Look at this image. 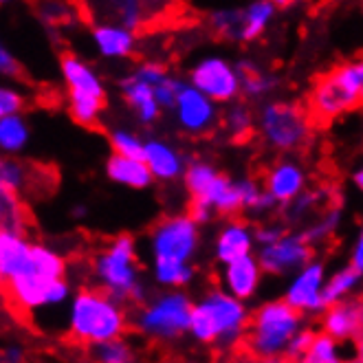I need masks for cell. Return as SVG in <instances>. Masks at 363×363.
I'll return each instance as SVG.
<instances>
[{
	"mask_svg": "<svg viewBox=\"0 0 363 363\" xmlns=\"http://www.w3.org/2000/svg\"><path fill=\"white\" fill-rule=\"evenodd\" d=\"M277 16V5L271 0H253L245 5V31H242V45L255 42L264 35L271 23Z\"/></svg>",
	"mask_w": 363,
	"mask_h": 363,
	"instance_id": "29",
	"label": "cell"
},
{
	"mask_svg": "<svg viewBox=\"0 0 363 363\" xmlns=\"http://www.w3.org/2000/svg\"><path fill=\"white\" fill-rule=\"evenodd\" d=\"M348 264L352 269H357L361 275H363V223L359 225L354 238L350 242V249H348Z\"/></svg>",
	"mask_w": 363,
	"mask_h": 363,
	"instance_id": "46",
	"label": "cell"
},
{
	"mask_svg": "<svg viewBox=\"0 0 363 363\" xmlns=\"http://www.w3.org/2000/svg\"><path fill=\"white\" fill-rule=\"evenodd\" d=\"M253 363H302V361H291V359L282 357V359H275V361H253Z\"/></svg>",
	"mask_w": 363,
	"mask_h": 363,
	"instance_id": "51",
	"label": "cell"
},
{
	"mask_svg": "<svg viewBox=\"0 0 363 363\" xmlns=\"http://www.w3.org/2000/svg\"><path fill=\"white\" fill-rule=\"evenodd\" d=\"M328 275L330 273L324 260H313L302 271H297L295 275L289 277L282 291V300L306 319L322 317L328 311L324 302V289L328 282Z\"/></svg>",
	"mask_w": 363,
	"mask_h": 363,
	"instance_id": "11",
	"label": "cell"
},
{
	"mask_svg": "<svg viewBox=\"0 0 363 363\" xmlns=\"http://www.w3.org/2000/svg\"><path fill=\"white\" fill-rule=\"evenodd\" d=\"M104 174L111 183L121 185L125 189H135V191H145L155 183V177L150 169H147L143 159H128V157H119L113 152L104 163Z\"/></svg>",
	"mask_w": 363,
	"mask_h": 363,
	"instance_id": "22",
	"label": "cell"
},
{
	"mask_svg": "<svg viewBox=\"0 0 363 363\" xmlns=\"http://www.w3.org/2000/svg\"><path fill=\"white\" fill-rule=\"evenodd\" d=\"M203 201H207L213 207V211L223 218H238V213L245 211L240 189H238V179H233L225 172H220V177L213 181Z\"/></svg>",
	"mask_w": 363,
	"mask_h": 363,
	"instance_id": "25",
	"label": "cell"
},
{
	"mask_svg": "<svg viewBox=\"0 0 363 363\" xmlns=\"http://www.w3.org/2000/svg\"><path fill=\"white\" fill-rule=\"evenodd\" d=\"M91 45L101 60L119 62L128 60L137 51V33L104 18L91 25Z\"/></svg>",
	"mask_w": 363,
	"mask_h": 363,
	"instance_id": "20",
	"label": "cell"
},
{
	"mask_svg": "<svg viewBox=\"0 0 363 363\" xmlns=\"http://www.w3.org/2000/svg\"><path fill=\"white\" fill-rule=\"evenodd\" d=\"M91 363H143L135 344H130L125 337L108 341L89 350Z\"/></svg>",
	"mask_w": 363,
	"mask_h": 363,
	"instance_id": "34",
	"label": "cell"
},
{
	"mask_svg": "<svg viewBox=\"0 0 363 363\" xmlns=\"http://www.w3.org/2000/svg\"><path fill=\"white\" fill-rule=\"evenodd\" d=\"M249 322V304L236 300L220 286H211L194 300L189 337L201 346L233 350L245 344Z\"/></svg>",
	"mask_w": 363,
	"mask_h": 363,
	"instance_id": "3",
	"label": "cell"
},
{
	"mask_svg": "<svg viewBox=\"0 0 363 363\" xmlns=\"http://www.w3.org/2000/svg\"><path fill=\"white\" fill-rule=\"evenodd\" d=\"M308 106H311V113L317 119L330 121V119H337L350 111L361 108L363 101L357 99L330 69L328 73H324L315 82V86L308 95Z\"/></svg>",
	"mask_w": 363,
	"mask_h": 363,
	"instance_id": "15",
	"label": "cell"
},
{
	"mask_svg": "<svg viewBox=\"0 0 363 363\" xmlns=\"http://www.w3.org/2000/svg\"><path fill=\"white\" fill-rule=\"evenodd\" d=\"M223 128L231 139H247L249 135L255 133V113L251 106L242 99L229 104L223 113Z\"/></svg>",
	"mask_w": 363,
	"mask_h": 363,
	"instance_id": "32",
	"label": "cell"
},
{
	"mask_svg": "<svg viewBox=\"0 0 363 363\" xmlns=\"http://www.w3.org/2000/svg\"><path fill=\"white\" fill-rule=\"evenodd\" d=\"M130 73L141 79L143 84H147L150 89H157L161 86V84L172 75V71H169L167 67H163L161 62H152V60H145V62H139L137 67L130 69Z\"/></svg>",
	"mask_w": 363,
	"mask_h": 363,
	"instance_id": "40",
	"label": "cell"
},
{
	"mask_svg": "<svg viewBox=\"0 0 363 363\" xmlns=\"http://www.w3.org/2000/svg\"><path fill=\"white\" fill-rule=\"evenodd\" d=\"M31 185V167L20 157H3L0 161V191L5 194H23Z\"/></svg>",
	"mask_w": 363,
	"mask_h": 363,
	"instance_id": "33",
	"label": "cell"
},
{
	"mask_svg": "<svg viewBox=\"0 0 363 363\" xmlns=\"http://www.w3.org/2000/svg\"><path fill=\"white\" fill-rule=\"evenodd\" d=\"M93 286L113 295L115 300L141 306L152 293L143 280L139 245L133 233H117L104 242L91 258Z\"/></svg>",
	"mask_w": 363,
	"mask_h": 363,
	"instance_id": "1",
	"label": "cell"
},
{
	"mask_svg": "<svg viewBox=\"0 0 363 363\" xmlns=\"http://www.w3.org/2000/svg\"><path fill=\"white\" fill-rule=\"evenodd\" d=\"M60 75L67 86L71 119L84 128H97L106 108V84L101 75L75 53H64L60 57Z\"/></svg>",
	"mask_w": 363,
	"mask_h": 363,
	"instance_id": "8",
	"label": "cell"
},
{
	"mask_svg": "<svg viewBox=\"0 0 363 363\" xmlns=\"http://www.w3.org/2000/svg\"><path fill=\"white\" fill-rule=\"evenodd\" d=\"M220 177V169L207 159H189V165L183 177V187L189 199H203L207 189Z\"/></svg>",
	"mask_w": 363,
	"mask_h": 363,
	"instance_id": "30",
	"label": "cell"
},
{
	"mask_svg": "<svg viewBox=\"0 0 363 363\" xmlns=\"http://www.w3.org/2000/svg\"><path fill=\"white\" fill-rule=\"evenodd\" d=\"M291 229L284 225V220H262L255 225V245L258 249L262 247H269V245H275L277 240H282Z\"/></svg>",
	"mask_w": 363,
	"mask_h": 363,
	"instance_id": "42",
	"label": "cell"
},
{
	"mask_svg": "<svg viewBox=\"0 0 363 363\" xmlns=\"http://www.w3.org/2000/svg\"><path fill=\"white\" fill-rule=\"evenodd\" d=\"M187 82L218 106H229L242 97L238 64L220 53H209L196 60L187 71Z\"/></svg>",
	"mask_w": 363,
	"mask_h": 363,
	"instance_id": "10",
	"label": "cell"
},
{
	"mask_svg": "<svg viewBox=\"0 0 363 363\" xmlns=\"http://www.w3.org/2000/svg\"><path fill=\"white\" fill-rule=\"evenodd\" d=\"M111 7L115 11H111V18H106V20H113V23L125 27L133 33H137L147 23V13H150V11H145L141 3H135V0H119V3H113Z\"/></svg>",
	"mask_w": 363,
	"mask_h": 363,
	"instance_id": "38",
	"label": "cell"
},
{
	"mask_svg": "<svg viewBox=\"0 0 363 363\" xmlns=\"http://www.w3.org/2000/svg\"><path fill=\"white\" fill-rule=\"evenodd\" d=\"M187 213H189V218L194 220L199 227L211 225L213 218L218 216V213L213 211V207H211L207 201H203V199H191V203H189V207H187Z\"/></svg>",
	"mask_w": 363,
	"mask_h": 363,
	"instance_id": "45",
	"label": "cell"
},
{
	"mask_svg": "<svg viewBox=\"0 0 363 363\" xmlns=\"http://www.w3.org/2000/svg\"><path fill=\"white\" fill-rule=\"evenodd\" d=\"M67 333L82 346H101L125 337L133 328V315L128 306L97 286H82L67 306Z\"/></svg>",
	"mask_w": 363,
	"mask_h": 363,
	"instance_id": "2",
	"label": "cell"
},
{
	"mask_svg": "<svg viewBox=\"0 0 363 363\" xmlns=\"http://www.w3.org/2000/svg\"><path fill=\"white\" fill-rule=\"evenodd\" d=\"M3 363H29L27 350L20 344H7L3 350Z\"/></svg>",
	"mask_w": 363,
	"mask_h": 363,
	"instance_id": "48",
	"label": "cell"
},
{
	"mask_svg": "<svg viewBox=\"0 0 363 363\" xmlns=\"http://www.w3.org/2000/svg\"><path fill=\"white\" fill-rule=\"evenodd\" d=\"M352 183H354V187L363 194V163L352 172Z\"/></svg>",
	"mask_w": 363,
	"mask_h": 363,
	"instance_id": "49",
	"label": "cell"
},
{
	"mask_svg": "<svg viewBox=\"0 0 363 363\" xmlns=\"http://www.w3.org/2000/svg\"><path fill=\"white\" fill-rule=\"evenodd\" d=\"M255 135L273 152L291 155L308 145L313 137L311 115L300 104L271 99L255 111Z\"/></svg>",
	"mask_w": 363,
	"mask_h": 363,
	"instance_id": "7",
	"label": "cell"
},
{
	"mask_svg": "<svg viewBox=\"0 0 363 363\" xmlns=\"http://www.w3.org/2000/svg\"><path fill=\"white\" fill-rule=\"evenodd\" d=\"M33 242L25 231L0 229V280L7 282L27 262Z\"/></svg>",
	"mask_w": 363,
	"mask_h": 363,
	"instance_id": "23",
	"label": "cell"
},
{
	"mask_svg": "<svg viewBox=\"0 0 363 363\" xmlns=\"http://www.w3.org/2000/svg\"><path fill=\"white\" fill-rule=\"evenodd\" d=\"M183 84H185V79L172 73V75H169V77L161 84V86L155 89V95H157V99H159V104H161V108H163V111H172V108H174L177 97H179L181 89H183Z\"/></svg>",
	"mask_w": 363,
	"mask_h": 363,
	"instance_id": "43",
	"label": "cell"
},
{
	"mask_svg": "<svg viewBox=\"0 0 363 363\" xmlns=\"http://www.w3.org/2000/svg\"><path fill=\"white\" fill-rule=\"evenodd\" d=\"M326 199V194L322 189H306L302 196H297L293 203L282 207V220L284 225H302V223H311V216L315 213L317 205H322Z\"/></svg>",
	"mask_w": 363,
	"mask_h": 363,
	"instance_id": "36",
	"label": "cell"
},
{
	"mask_svg": "<svg viewBox=\"0 0 363 363\" xmlns=\"http://www.w3.org/2000/svg\"><path fill=\"white\" fill-rule=\"evenodd\" d=\"M207 25L225 42H242L245 31V5L216 7L207 13Z\"/></svg>",
	"mask_w": 363,
	"mask_h": 363,
	"instance_id": "27",
	"label": "cell"
},
{
	"mask_svg": "<svg viewBox=\"0 0 363 363\" xmlns=\"http://www.w3.org/2000/svg\"><path fill=\"white\" fill-rule=\"evenodd\" d=\"M62 277H69V262L64 258V253L57 251L53 245L33 242L23 269L3 284L9 304L18 313L31 315L47 308L49 289Z\"/></svg>",
	"mask_w": 363,
	"mask_h": 363,
	"instance_id": "4",
	"label": "cell"
},
{
	"mask_svg": "<svg viewBox=\"0 0 363 363\" xmlns=\"http://www.w3.org/2000/svg\"><path fill=\"white\" fill-rule=\"evenodd\" d=\"M172 115L179 130L189 137H207L223 123L218 104H213L207 95L196 91L187 79L177 97Z\"/></svg>",
	"mask_w": 363,
	"mask_h": 363,
	"instance_id": "12",
	"label": "cell"
},
{
	"mask_svg": "<svg viewBox=\"0 0 363 363\" xmlns=\"http://www.w3.org/2000/svg\"><path fill=\"white\" fill-rule=\"evenodd\" d=\"M117 89H119V95L125 104V108L130 111V115L135 117L139 125L147 128V125H155L161 119L163 108L155 95V89H150L147 84L137 79L130 71L119 79Z\"/></svg>",
	"mask_w": 363,
	"mask_h": 363,
	"instance_id": "21",
	"label": "cell"
},
{
	"mask_svg": "<svg viewBox=\"0 0 363 363\" xmlns=\"http://www.w3.org/2000/svg\"><path fill=\"white\" fill-rule=\"evenodd\" d=\"M0 220H3V229L25 231V209L18 196L0 191Z\"/></svg>",
	"mask_w": 363,
	"mask_h": 363,
	"instance_id": "39",
	"label": "cell"
},
{
	"mask_svg": "<svg viewBox=\"0 0 363 363\" xmlns=\"http://www.w3.org/2000/svg\"><path fill=\"white\" fill-rule=\"evenodd\" d=\"M86 213H89L86 205H75V207L71 209V218H73V220H82V218H86Z\"/></svg>",
	"mask_w": 363,
	"mask_h": 363,
	"instance_id": "50",
	"label": "cell"
},
{
	"mask_svg": "<svg viewBox=\"0 0 363 363\" xmlns=\"http://www.w3.org/2000/svg\"><path fill=\"white\" fill-rule=\"evenodd\" d=\"M238 71H240V79H242V97L247 101H271L273 93L280 89V77L275 73H269L264 69H260L258 64H253L249 60L236 62Z\"/></svg>",
	"mask_w": 363,
	"mask_h": 363,
	"instance_id": "24",
	"label": "cell"
},
{
	"mask_svg": "<svg viewBox=\"0 0 363 363\" xmlns=\"http://www.w3.org/2000/svg\"><path fill=\"white\" fill-rule=\"evenodd\" d=\"M31 143V125L25 115L0 117V150L5 157H20Z\"/></svg>",
	"mask_w": 363,
	"mask_h": 363,
	"instance_id": "28",
	"label": "cell"
},
{
	"mask_svg": "<svg viewBox=\"0 0 363 363\" xmlns=\"http://www.w3.org/2000/svg\"><path fill=\"white\" fill-rule=\"evenodd\" d=\"M262 183L264 189L277 201V205L284 207L308 189V174L306 167L297 159L282 157L267 169V177Z\"/></svg>",
	"mask_w": 363,
	"mask_h": 363,
	"instance_id": "16",
	"label": "cell"
},
{
	"mask_svg": "<svg viewBox=\"0 0 363 363\" xmlns=\"http://www.w3.org/2000/svg\"><path fill=\"white\" fill-rule=\"evenodd\" d=\"M20 60L16 57V53L7 47H0V73L5 77H18L20 75Z\"/></svg>",
	"mask_w": 363,
	"mask_h": 363,
	"instance_id": "47",
	"label": "cell"
},
{
	"mask_svg": "<svg viewBox=\"0 0 363 363\" xmlns=\"http://www.w3.org/2000/svg\"><path fill=\"white\" fill-rule=\"evenodd\" d=\"M317 333H319V330H315L313 326L306 324L300 333H297V335L293 337L291 346H289V350H286V359H291V361H302V359L308 354V350H311V346H313V341H315Z\"/></svg>",
	"mask_w": 363,
	"mask_h": 363,
	"instance_id": "44",
	"label": "cell"
},
{
	"mask_svg": "<svg viewBox=\"0 0 363 363\" xmlns=\"http://www.w3.org/2000/svg\"><path fill=\"white\" fill-rule=\"evenodd\" d=\"M361 289H363V275L350 264H341L328 275V282L324 289V302L330 308L335 304L354 300V295H361Z\"/></svg>",
	"mask_w": 363,
	"mask_h": 363,
	"instance_id": "26",
	"label": "cell"
},
{
	"mask_svg": "<svg viewBox=\"0 0 363 363\" xmlns=\"http://www.w3.org/2000/svg\"><path fill=\"white\" fill-rule=\"evenodd\" d=\"M341 223H344V209H341L339 205H333L326 211L319 213L317 218H313L308 225H304L302 233H304V238L308 240L311 247H317V245L328 242L339 231Z\"/></svg>",
	"mask_w": 363,
	"mask_h": 363,
	"instance_id": "31",
	"label": "cell"
},
{
	"mask_svg": "<svg viewBox=\"0 0 363 363\" xmlns=\"http://www.w3.org/2000/svg\"><path fill=\"white\" fill-rule=\"evenodd\" d=\"M255 255H258V262H260L264 275L286 277V280L315 260L313 247L304 238L302 229L289 231L282 240L258 249V253H255Z\"/></svg>",
	"mask_w": 363,
	"mask_h": 363,
	"instance_id": "13",
	"label": "cell"
},
{
	"mask_svg": "<svg viewBox=\"0 0 363 363\" xmlns=\"http://www.w3.org/2000/svg\"><path fill=\"white\" fill-rule=\"evenodd\" d=\"M306 326V317L291 308L282 297L251 308L245 350L253 361H275L286 357L293 337Z\"/></svg>",
	"mask_w": 363,
	"mask_h": 363,
	"instance_id": "5",
	"label": "cell"
},
{
	"mask_svg": "<svg viewBox=\"0 0 363 363\" xmlns=\"http://www.w3.org/2000/svg\"><path fill=\"white\" fill-rule=\"evenodd\" d=\"M357 60H359V64H361V69H363V53H361V55H359Z\"/></svg>",
	"mask_w": 363,
	"mask_h": 363,
	"instance_id": "52",
	"label": "cell"
},
{
	"mask_svg": "<svg viewBox=\"0 0 363 363\" xmlns=\"http://www.w3.org/2000/svg\"><path fill=\"white\" fill-rule=\"evenodd\" d=\"M203 247V227L189 218L187 211L167 213L147 231V251L150 260L196 264Z\"/></svg>",
	"mask_w": 363,
	"mask_h": 363,
	"instance_id": "9",
	"label": "cell"
},
{
	"mask_svg": "<svg viewBox=\"0 0 363 363\" xmlns=\"http://www.w3.org/2000/svg\"><path fill=\"white\" fill-rule=\"evenodd\" d=\"M194 297L187 291H157L135 308V333L155 346H169L189 337Z\"/></svg>",
	"mask_w": 363,
	"mask_h": 363,
	"instance_id": "6",
	"label": "cell"
},
{
	"mask_svg": "<svg viewBox=\"0 0 363 363\" xmlns=\"http://www.w3.org/2000/svg\"><path fill=\"white\" fill-rule=\"evenodd\" d=\"M359 300L363 302V289H361V295H359Z\"/></svg>",
	"mask_w": 363,
	"mask_h": 363,
	"instance_id": "53",
	"label": "cell"
},
{
	"mask_svg": "<svg viewBox=\"0 0 363 363\" xmlns=\"http://www.w3.org/2000/svg\"><path fill=\"white\" fill-rule=\"evenodd\" d=\"M143 161H145L147 169L152 172L155 181H159V183L183 181L185 169L189 165V159L183 155L181 147L163 137L145 139Z\"/></svg>",
	"mask_w": 363,
	"mask_h": 363,
	"instance_id": "18",
	"label": "cell"
},
{
	"mask_svg": "<svg viewBox=\"0 0 363 363\" xmlns=\"http://www.w3.org/2000/svg\"><path fill=\"white\" fill-rule=\"evenodd\" d=\"M319 333L333 337L339 344L363 339V302L359 297L330 306L319 317Z\"/></svg>",
	"mask_w": 363,
	"mask_h": 363,
	"instance_id": "19",
	"label": "cell"
},
{
	"mask_svg": "<svg viewBox=\"0 0 363 363\" xmlns=\"http://www.w3.org/2000/svg\"><path fill=\"white\" fill-rule=\"evenodd\" d=\"M302 363H350V361L346 359L339 341H335L324 333H317L313 346L308 354L302 359Z\"/></svg>",
	"mask_w": 363,
	"mask_h": 363,
	"instance_id": "37",
	"label": "cell"
},
{
	"mask_svg": "<svg viewBox=\"0 0 363 363\" xmlns=\"http://www.w3.org/2000/svg\"><path fill=\"white\" fill-rule=\"evenodd\" d=\"M108 145L113 155L128 157V159H143L145 139L128 125H113L108 130Z\"/></svg>",
	"mask_w": 363,
	"mask_h": 363,
	"instance_id": "35",
	"label": "cell"
},
{
	"mask_svg": "<svg viewBox=\"0 0 363 363\" xmlns=\"http://www.w3.org/2000/svg\"><path fill=\"white\" fill-rule=\"evenodd\" d=\"M262 280H264V271L255 253L218 269V286L245 304L253 302L258 297L262 289Z\"/></svg>",
	"mask_w": 363,
	"mask_h": 363,
	"instance_id": "17",
	"label": "cell"
},
{
	"mask_svg": "<svg viewBox=\"0 0 363 363\" xmlns=\"http://www.w3.org/2000/svg\"><path fill=\"white\" fill-rule=\"evenodd\" d=\"M27 106V97L13 84H5L0 89V117H13V115H23Z\"/></svg>",
	"mask_w": 363,
	"mask_h": 363,
	"instance_id": "41",
	"label": "cell"
},
{
	"mask_svg": "<svg viewBox=\"0 0 363 363\" xmlns=\"http://www.w3.org/2000/svg\"><path fill=\"white\" fill-rule=\"evenodd\" d=\"M255 249V227L247 218H225L211 238V258L218 267L253 255Z\"/></svg>",
	"mask_w": 363,
	"mask_h": 363,
	"instance_id": "14",
	"label": "cell"
}]
</instances>
